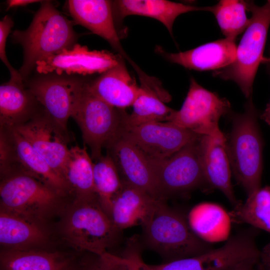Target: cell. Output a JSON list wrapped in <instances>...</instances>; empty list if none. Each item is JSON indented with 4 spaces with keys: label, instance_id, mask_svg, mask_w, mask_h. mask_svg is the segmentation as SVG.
I'll return each instance as SVG.
<instances>
[{
    "label": "cell",
    "instance_id": "cell-1",
    "mask_svg": "<svg viewBox=\"0 0 270 270\" xmlns=\"http://www.w3.org/2000/svg\"><path fill=\"white\" fill-rule=\"evenodd\" d=\"M58 217L54 231L77 252L103 254L120 241L122 231L114 226L97 196L70 200Z\"/></svg>",
    "mask_w": 270,
    "mask_h": 270
},
{
    "label": "cell",
    "instance_id": "cell-2",
    "mask_svg": "<svg viewBox=\"0 0 270 270\" xmlns=\"http://www.w3.org/2000/svg\"><path fill=\"white\" fill-rule=\"evenodd\" d=\"M12 42L20 45L24 60L18 72L26 82L36 63L76 44L73 23L64 16L50 0H44L25 30H16Z\"/></svg>",
    "mask_w": 270,
    "mask_h": 270
},
{
    "label": "cell",
    "instance_id": "cell-3",
    "mask_svg": "<svg viewBox=\"0 0 270 270\" xmlns=\"http://www.w3.org/2000/svg\"><path fill=\"white\" fill-rule=\"evenodd\" d=\"M142 227L144 242L164 262L196 256L213 248L210 242L192 231L187 216L170 207L166 200H156Z\"/></svg>",
    "mask_w": 270,
    "mask_h": 270
},
{
    "label": "cell",
    "instance_id": "cell-4",
    "mask_svg": "<svg viewBox=\"0 0 270 270\" xmlns=\"http://www.w3.org/2000/svg\"><path fill=\"white\" fill-rule=\"evenodd\" d=\"M258 114L250 97L244 112L232 115V130L226 143L235 179L248 196L261 188L263 142Z\"/></svg>",
    "mask_w": 270,
    "mask_h": 270
},
{
    "label": "cell",
    "instance_id": "cell-5",
    "mask_svg": "<svg viewBox=\"0 0 270 270\" xmlns=\"http://www.w3.org/2000/svg\"><path fill=\"white\" fill-rule=\"evenodd\" d=\"M70 200L24 173L11 172L0 176V208L32 221L50 225Z\"/></svg>",
    "mask_w": 270,
    "mask_h": 270
},
{
    "label": "cell",
    "instance_id": "cell-6",
    "mask_svg": "<svg viewBox=\"0 0 270 270\" xmlns=\"http://www.w3.org/2000/svg\"><path fill=\"white\" fill-rule=\"evenodd\" d=\"M246 10L252 12L250 24L236 47L234 61L215 70L213 76L234 82L244 96L250 97L252 84L261 62L270 24V0L262 6L246 1Z\"/></svg>",
    "mask_w": 270,
    "mask_h": 270
},
{
    "label": "cell",
    "instance_id": "cell-7",
    "mask_svg": "<svg viewBox=\"0 0 270 270\" xmlns=\"http://www.w3.org/2000/svg\"><path fill=\"white\" fill-rule=\"evenodd\" d=\"M260 230L250 226L230 236L220 248L196 256L148 264L150 270H239L255 267L259 262L260 250L256 242Z\"/></svg>",
    "mask_w": 270,
    "mask_h": 270
},
{
    "label": "cell",
    "instance_id": "cell-8",
    "mask_svg": "<svg viewBox=\"0 0 270 270\" xmlns=\"http://www.w3.org/2000/svg\"><path fill=\"white\" fill-rule=\"evenodd\" d=\"M88 83L72 117L80 129L92 159L96 160L102 156V149L122 132L126 112L96 96L88 89Z\"/></svg>",
    "mask_w": 270,
    "mask_h": 270
},
{
    "label": "cell",
    "instance_id": "cell-9",
    "mask_svg": "<svg viewBox=\"0 0 270 270\" xmlns=\"http://www.w3.org/2000/svg\"><path fill=\"white\" fill-rule=\"evenodd\" d=\"M18 172L30 175L70 198L64 180L14 128H0V175Z\"/></svg>",
    "mask_w": 270,
    "mask_h": 270
},
{
    "label": "cell",
    "instance_id": "cell-10",
    "mask_svg": "<svg viewBox=\"0 0 270 270\" xmlns=\"http://www.w3.org/2000/svg\"><path fill=\"white\" fill-rule=\"evenodd\" d=\"M230 104L199 84L194 78L182 108L176 110L170 122L197 134L209 136L226 144V138L218 126L220 118L230 110Z\"/></svg>",
    "mask_w": 270,
    "mask_h": 270
},
{
    "label": "cell",
    "instance_id": "cell-11",
    "mask_svg": "<svg viewBox=\"0 0 270 270\" xmlns=\"http://www.w3.org/2000/svg\"><path fill=\"white\" fill-rule=\"evenodd\" d=\"M40 75L27 80L24 85L48 116L68 132V120L74 112L88 81L74 76Z\"/></svg>",
    "mask_w": 270,
    "mask_h": 270
},
{
    "label": "cell",
    "instance_id": "cell-12",
    "mask_svg": "<svg viewBox=\"0 0 270 270\" xmlns=\"http://www.w3.org/2000/svg\"><path fill=\"white\" fill-rule=\"evenodd\" d=\"M200 136L166 158H150L162 199L206 184L202 164Z\"/></svg>",
    "mask_w": 270,
    "mask_h": 270
},
{
    "label": "cell",
    "instance_id": "cell-13",
    "mask_svg": "<svg viewBox=\"0 0 270 270\" xmlns=\"http://www.w3.org/2000/svg\"><path fill=\"white\" fill-rule=\"evenodd\" d=\"M14 128L64 178V167L70 150L68 132L55 122L42 106L29 120Z\"/></svg>",
    "mask_w": 270,
    "mask_h": 270
},
{
    "label": "cell",
    "instance_id": "cell-14",
    "mask_svg": "<svg viewBox=\"0 0 270 270\" xmlns=\"http://www.w3.org/2000/svg\"><path fill=\"white\" fill-rule=\"evenodd\" d=\"M122 58L108 50H90L76 43L38 61L35 69L40 74H101L116 66Z\"/></svg>",
    "mask_w": 270,
    "mask_h": 270
},
{
    "label": "cell",
    "instance_id": "cell-15",
    "mask_svg": "<svg viewBox=\"0 0 270 270\" xmlns=\"http://www.w3.org/2000/svg\"><path fill=\"white\" fill-rule=\"evenodd\" d=\"M122 133L155 160L170 156L200 136L170 122L124 126Z\"/></svg>",
    "mask_w": 270,
    "mask_h": 270
},
{
    "label": "cell",
    "instance_id": "cell-16",
    "mask_svg": "<svg viewBox=\"0 0 270 270\" xmlns=\"http://www.w3.org/2000/svg\"><path fill=\"white\" fill-rule=\"evenodd\" d=\"M106 148L115 163L122 182L156 198L164 200L150 159L122 132Z\"/></svg>",
    "mask_w": 270,
    "mask_h": 270
},
{
    "label": "cell",
    "instance_id": "cell-17",
    "mask_svg": "<svg viewBox=\"0 0 270 270\" xmlns=\"http://www.w3.org/2000/svg\"><path fill=\"white\" fill-rule=\"evenodd\" d=\"M54 232L50 225L40 224L0 208V249L53 248Z\"/></svg>",
    "mask_w": 270,
    "mask_h": 270
},
{
    "label": "cell",
    "instance_id": "cell-18",
    "mask_svg": "<svg viewBox=\"0 0 270 270\" xmlns=\"http://www.w3.org/2000/svg\"><path fill=\"white\" fill-rule=\"evenodd\" d=\"M68 10L74 22L106 40L130 64L134 62L124 50L115 24L112 2L106 0H70Z\"/></svg>",
    "mask_w": 270,
    "mask_h": 270
},
{
    "label": "cell",
    "instance_id": "cell-19",
    "mask_svg": "<svg viewBox=\"0 0 270 270\" xmlns=\"http://www.w3.org/2000/svg\"><path fill=\"white\" fill-rule=\"evenodd\" d=\"M81 253L55 248L0 249V270H77Z\"/></svg>",
    "mask_w": 270,
    "mask_h": 270
},
{
    "label": "cell",
    "instance_id": "cell-20",
    "mask_svg": "<svg viewBox=\"0 0 270 270\" xmlns=\"http://www.w3.org/2000/svg\"><path fill=\"white\" fill-rule=\"evenodd\" d=\"M235 40L222 38L177 53L168 52L160 46H157L155 50L168 62L186 68L215 71L228 66L234 61L237 47Z\"/></svg>",
    "mask_w": 270,
    "mask_h": 270
},
{
    "label": "cell",
    "instance_id": "cell-21",
    "mask_svg": "<svg viewBox=\"0 0 270 270\" xmlns=\"http://www.w3.org/2000/svg\"><path fill=\"white\" fill-rule=\"evenodd\" d=\"M90 90L110 106L121 110L132 106L140 87L128 72L122 58L114 67L88 82Z\"/></svg>",
    "mask_w": 270,
    "mask_h": 270
},
{
    "label": "cell",
    "instance_id": "cell-22",
    "mask_svg": "<svg viewBox=\"0 0 270 270\" xmlns=\"http://www.w3.org/2000/svg\"><path fill=\"white\" fill-rule=\"evenodd\" d=\"M199 144L206 184L220 190L234 208L240 202L237 200L232 184L230 165L226 144L207 136H200Z\"/></svg>",
    "mask_w": 270,
    "mask_h": 270
},
{
    "label": "cell",
    "instance_id": "cell-23",
    "mask_svg": "<svg viewBox=\"0 0 270 270\" xmlns=\"http://www.w3.org/2000/svg\"><path fill=\"white\" fill-rule=\"evenodd\" d=\"M114 16L122 20L137 15L155 19L167 28L172 36V27L180 15L194 11H210V6H197L167 0H118L112 2Z\"/></svg>",
    "mask_w": 270,
    "mask_h": 270
},
{
    "label": "cell",
    "instance_id": "cell-24",
    "mask_svg": "<svg viewBox=\"0 0 270 270\" xmlns=\"http://www.w3.org/2000/svg\"><path fill=\"white\" fill-rule=\"evenodd\" d=\"M156 198L146 192L123 182L114 198L110 218L120 231L134 226H142L151 212Z\"/></svg>",
    "mask_w": 270,
    "mask_h": 270
},
{
    "label": "cell",
    "instance_id": "cell-25",
    "mask_svg": "<svg viewBox=\"0 0 270 270\" xmlns=\"http://www.w3.org/2000/svg\"><path fill=\"white\" fill-rule=\"evenodd\" d=\"M24 83L9 80L0 86V128H14L29 120L41 108Z\"/></svg>",
    "mask_w": 270,
    "mask_h": 270
},
{
    "label": "cell",
    "instance_id": "cell-26",
    "mask_svg": "<svg viewBox=\"0 0 270 270\" xmlns=\"http://www.w3.org/2000/svg\"><path fill=\"white\" fill-rule=\"evenodd\" d=\"M64 177L70 192L71 200H86L97 196L94 185V162L86 146L70 148Z\"/></svg>",
    "mask_w": 270,
    "mask_h": 270
},
{
    "label": "cell",
    "instance_id": "cell-27",
    "mask_svg": "<svg viewBox=\"0 0 270 270\" xmlns=\"http://www.w3.org/2000/svg\"><path fill=\"white\" fill-rule=\"evenodd\" d=\"M192 231L203 240H217L228 234V214L220 206L209 202L200 204L194 206L187 216Z\"/></svg>",
    "mask_w": 270,
    "mask_h": 270
},
{
    "label": "cell",
    "instance_id": "cell-28",
    "mask_svg": "<svg viewBox=\"0 0 270 270\" xmlns=\"http://www.w3.org/2000/svg\"><path fill=\"white\" fill-rule=\"evenodd\" d=\"M130 114H125L124 126H134L152 122H170L176 110L168 106L154 91L140 86Z\"/></svg>",
    "mask_w": 270,
    "mask_h": 270
},
{
    "label": "cell",
    "instance_id": "cell-29",
    "mask_svg": "<svg viewBox=\"0 0 270 270\" xmlns=\"http://www.w3.org/2000/svg\"><path fill=\"white\" fill-rule=\"evenodd\" d=\"M230 220L270 233V186L260 188L228 213Z\"/></svg>",
    "mask_w": 270,
    "mask_h": 270
},
{
    "label": "cell",
    "instance_id": "cell-30",
    "mask_svg": "<svg viewBox=\"0 0 270 270\" xmlns=\"http://www.w3.org/2000/svg\"><path fill=\"white\" fill-rule=\"evenodd\" d=\"M122 184L116 166L108 153L94 163V191L102 208L110 217L113 200Z\"/></svg>",
    "mask_w": 270,
    "mask_h": 270
},
{
    "label": "cell",
    "instance_id": "cell-31",
    "mask_svg": "<svg viewBox=\"0 0 270 270\" xmlns=\"http://www.w3.org/2000/svg\"><path fill=\"white\" fill-rule=\"evenodd\" d=\"M246 10L244 0H222L210 8L226 38L234 40L250 24Z\"/></svg>",
    "mask_w": 270,
    "mask_h": 270
},
{
    "label": "cell",
    "instance_id": "cell-32",
    "mask_svg": "<svg viewBox=\"0 0 270 270\" xmlns=\"http://www.w3.org/2000/svg\"><path fill=\"white\" fill-rule=\"evenodd\" d=\"M77 270H124L118 255L106 252L98 254L90 252L81 253Z\"/></svg>",
    "mask_w": 270,
    "mask_h": 270
},
{
    "label": "cell",
    "instance_id": "cell-33",
    "mask_svg": "<svg viewBox=\"0 0 270 270\" xmlns=\"http://www.w3.org/2000/svg\"><path fill=\"white\" fill-rule=\"evenodd\" d=\"M142 240L140 236L134 235L127 240L122 252L118 255L124 270H150L142 256Z\"/></svg>",
    "mask_w": 270,
    "mask_h": 270
},
{
    "label": "cell",
    "instance_id": "cell-34",
    "mask_svg": "<svg viewBox=\"0 0 270 270\" xmlns=\"http://www.w3.org/2000/svg\"><path fill=\"white\" fill-rule=\"evenodd\" d=\"M13 26L14 22L8 16H4L0 22V58L10 71V80L18 83H24L18 70L12 66L6 54V40Z\"/></svg>",
    "mask_w": 270,
    "mask_h": 270
},
{
    "label": "cell",
    "instance_id": "cell-35",
    "mask_svg": "<svg viewBox=\"0 0 270 270\" xmlns=\"http://www.w3.org/2000/svg\"><path fill=\"white\" fill-rule=\"evenodd\" d=\"M257 266L258 269L270 268V242L260 250V261Z\"/></svg>",
    "mask_w": 270,
    "mask_h": 270
},
{
    "label": "cell",
    "instance_id": "cell-36",
    "mask_svg": "<svg viewBox=\"0 0 270 270\" xmlns=\"http://www.w3.org/2000/svg\"><path fill=\"white\" fill-rule=\"evenodd\" d=\"M43 0H7V10L18 6H22L28 5L30 4L38 2H42Z\"/></svg>",
    "mask_w": 270,
    "mask_h": 270
},
{
    "label": "cell",
    "instance_id": "cell-37",
    "mask_svg": "<svg viewBox=\"0 0 270 270\" xmlns=\"http://www.w3.org/2000/svg\"><path fill=\"white\" fill-rule=\"evenodd\" d=\"M260 118L270 126V101L264 112L260 116Z\"/></svg>",
    "mask_w": 270,
    "mask_h": 270
},
{
    "label": "cell",
    "instance_id": "cell-38",
    "mask_svg": "<svg viewBox=\"0 0 270 270\" xmlns=\"http://www.w3.org/2000/svg\"><path fill=\"white\" fill-rule=\"evenodd\" d=\"M262 62H265L266 63L268 73L270 74V58H264Z\"/></svg>",
    "mask_w": 270,
    "mask_h": 270
},
{
    "label": "cell",
    "instance_id": "cell-39",
    "mask_svg": "<svg viewBox=\"0 0 270 270\" xmlns=\"http://www.w3.org/2000/svg\"><path fill=\"white\" fill-rule=\"evenodd\" d=\"M255 267L252 266H247L242 268L239 270H253Z\"/></svg>",
    "mask_w": 270,
    "mask_h": 270
},
{
    "label": "cell",
    "instance_id": "cell-40",
    "mask_svg": "<svg viewBox=\"0 0 270 270\" xmlns=\"http://www.w3.org/2000/svg\"><path fill=\"white\" fill-rule=\"evenodd\" d=\"M253 270H256L254 269ZM256 270H270V268H267V269H258V268Z\"/></svg>",
    "mask_w": 270,
    "mask_h": 270
}]
</instances>
